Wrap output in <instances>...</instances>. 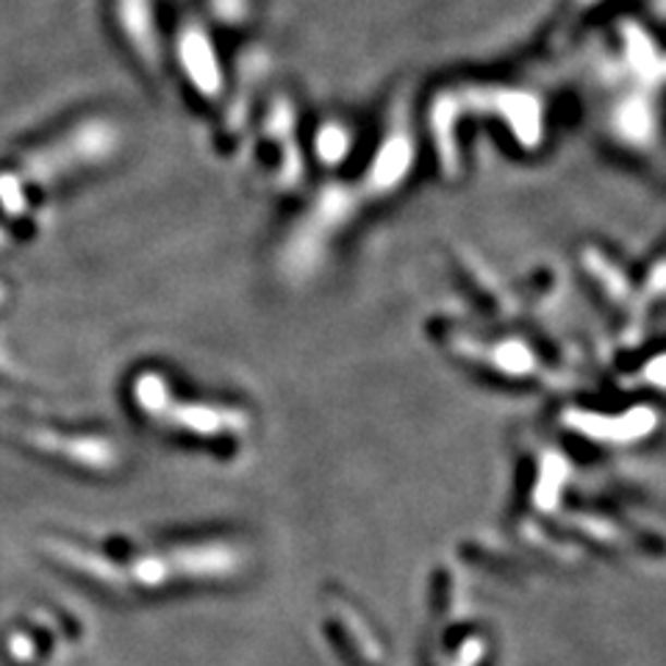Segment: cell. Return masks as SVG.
I'll use <instances>...</instances> for the list:
<instances>
[{"instance_id":"cell-6","label":"cell","mask_w":666,"mask_h":666,"mask_svg":"<svg viewBox=\"0 0 666 666\" xmlns=\"http://www.w3.org/2000/svg\"><path fill=\"white\" fill-rule=\"evenodd\" d=\"M608 129L619 145L630 150H653L658 145V114L655 104L647 98L644 89H633L630 95L619 98L614 104L611 117H608Z\"/></svg>"},{"instance_id":"cell-8","label":"cell","mask_w":666,"mask_h":666,"mask_svg":"<svg viewBox=\"0 0 666 666\" xmlns=\"http://www.w3.org/2000/svg\"><path fill=\"white\" fill-rule=\"evenodd\" d=\"M472 353H483L477 359L500 375L511 378H528L538 373V353L522 339H500L492 344H477Z\"/></svg>"},{"instance_id":"cell-9","label":"cell","mask_w":666,"mask_h":666,"mask_svg":"<svg viewBox=\"0 0 666 666\" xmlns=\"http://www.w3.org/2000/svg\"><path fill=\"white\" fill-rule=\"evenodd\" d=\"M353 147V131L339 120H328L314 131V159L325 167H339Z\"/></svg>"},{"instance_id":"cell-10","label":"cell","mask_w":666,"mask_h":666,"mask_svg":"<svg viewBox=\"0 0 666 666\" xmlns=\"http://www.w3.org/2000/svg\"><path fill=\"white\" fill-rule=\"evenodd\" d=\"M253 9V0H208V12L226 28H237L247 20Z\"/></svg>"},{"instance_id":"cell-7","label":"cell","mask_w":666,"mask_h":666,"mask_svg":"<svg viewBox=\"0 0 666 666\" xmlns=\"http://www.w3.org/2000/svg\"><path fill=\"white\" fill-rule=\"evenodd\" d=\"M117 14H120V28H123L125 39H129L131 50L140 56V62L147 70H159V0H120Z\"/></svg>"},{"instance_id":"cell-5","label":"cell","mask_w":666,"mask_h":666,"mask_svg":"<svg viewBox=\"0 0 666 666\" xmlns=\"http://www.w3.org/2000/svg\"><path fill=\"white\" fill-rule=\"evenodd\" d=\"M564 425L574 431L583 439L600 441L608 447H622L630 441L647 439L655 428H658V414L653 409H635L625 411V414H597V411L586 409H569L564 414Z\"/></svg>"},{"instance_id":"cell-3","label":"cell","mask_w":666,"mask_h":666,"mask_svg":"<svg viewBox=\"0 0 666 666\" xmlns=\"http://www.w3.org/2000/svg\"><path fill=\"white\" fill-rule=\"evenodd\" d=\"M159 425L190 436L197 441L242 439L251 431L253 420L247 409L231 403H208V400H181L172 395L167 409L156 416Z\"/></svg>"},{"instance_id":"cell-1","label":"cell","mask_w":666,"mask_h":666,"mask_svg":"<svg viewBox=\"0 0 666 666\" xmlns=\"http://www.w3.org/2000/svg\"><path fill=\"white\" fill-rule=\"evenodd\" d=\"M361 203L364 197L355 186L325 184L283 242V273L294 278L314 276L328 256L330 242L350 226Z\"/></svg>"},{"instance_id":"cell-4","label":"cell","mask_w":666,"mask_h":666,"mask_svg":"<svg viewBox=\"0 0 666 666\" xmlns=\"http://www.w3.org/2000/svg\"><path fill=\"white\" fill-rule=\"evenodd\" d=\"M175 56L181 64L186 84L192 86V93L203 100H217L226 93V75H222L220 56H217L215 39L208 37L197 20L181 28L175 39Z\"/></svg>"},{"instance_id":"cell-2","label":"cell","mask_w":666,"mask_h":666,"mask_svg":"<svg viewBox=\"0 0 666 666\" xmlns=\"http://www.w3.org/2000/svg\"><path fill=\"white\" fill-rule=\"evenodd\" d=\"M416 165V136L409 123V111L398 109L391 114L389 129L380 136V145L375 147L367 170L361 175V184L355 186L364 201L370 197H391L403 190Z\"/></svg>"}]
</instances>
